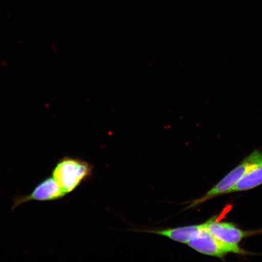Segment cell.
I'll list each match as a JSON object with an SVG mask.
<instances>
[{
    "mask_svg": "<svg viewBox=\"0 0 262 262\" xmlns=\"http://www.w3.org/2000/svg\"><path fill=\"white\" fill-rule=\"evenodd\" d=\"M67 195L53 178L45 179L36 187L30 194L15 199L12 209L30 201H52L63 198Z\"/></svg>",
    "mask_w": 262,
    "mask_h": 262,
    "instance_id": "5",
    "label": "cell"
},
{
    "mask_svg": "<svg viewBox=\"0 0 262 262\" xmlns=\"http://www.w3.org/2000/svg\"><path fill=\"white\" fill-rule=\"evenodd\" d=\"M91 173L92 167L89 163L80 159L64 157L55 166L52 178L67 194L76 189Z\"/></svg>",
    "mask_w": 262,
    "mask_h": 262,
    "instance_id": "2",
    "label": "cell"
},
{
    "mask_svg": "<svg viewBox=\"0 0 262 262\" xmlns=\"http://www.w3.org/2000/svg\"><path fill=\"white\" fill-rule=\"evenodd\" d=\"M203 228H204V224L174 228L154 229V230H147L145 232L162 235L173 241L186 244L192 238L196 236Z\"/></svg>",
    "mask_w": 262,
    "mask_h": 262,
    "instance_id": "6",
    "label": "cell"
},
{
    "mask_svg": "<svg viewBox=\"0 0 262 262\" xmlns=\"http://www.w3.org/2000/svg\"><path fill=\"white\" fill-rule=\"evenodd\" d=\"M261 166H262V151L255 150L251 155L246 157L237 166L229 172L214 187L206 192L202 198L193 201L189 205L188 208L195 207L216 196L227 194L229 190L234 187L239 180L252 170Z\"/></svg>",
    "mask_w": 262,
    "mask_h": 262,
    "instance_id": "1",
    "label": "cell"
},
{
    "mask_svg": "<svg viewBox=\"0 0 262 262\" xmlns=\"http://www.w3.org/2000/svg\"><path fill=\"white\" fill-rule=\"evenodd\" d=\"M189 247L199 253L217 258H223L228 254H247L248 252L239 246L224 243L209 232L204 227L194 238L187 244Z\"/></svg>",
    "mask_w": 262,
    "mask_h": 262,
    "instance_id": "3",
    "label": "cell"
},
{
    "mask_svg": "<svg viewBox=\"0 0 262 262\" xmlns=\"http://www.w3.org/2000/svg\"><path fill=\"white\" fill-rule=\"evenodd\" d=\"M262 185V166L257 167L239 180L234 187L227 193L249 191Z\"/></svg>",
    "mask_w": 262,
    "mask_h": 262,
    "instance_id": "7",
    "label": "cell"
},
{
    "mask_svg": "<svg viewBox=\"0 0 262 262\" xmlns=\"http://www.w3.org/2000/svg\"><path fill=\"white\" fill-rule=\"evenodd\" d=\"M205 228L215 238L225 244L238 246L252 232L238 228L232 223L217 221L214 218L204 223Z\"/></svg>",
    "mask_w": 262,
    "mask_h": 262,
    "instance_id": "4",
    "label": "cell"
}]
</instances>
